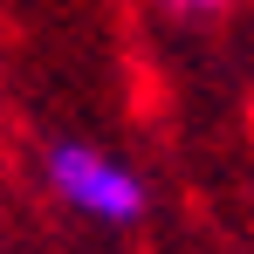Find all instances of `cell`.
Here are the masks:
<instances>
[{
  "label": "cell",
  "mask_w": 254,
  "mask_h": 254,
  "mask_svg": "<svg viewBox=\"0 0 254 254\" xmlns=\"http://www.w3.org/2000/svg\"><path fill=\"white\" fill-rule=\"evenodd\" d=\"M42 179H48V192L69 213H83L96 227H137L144 206H151L144 179H137L124 158L96 151V144H48L42 151Z\"/></svg>",
  "instance_id": "6da1fadb"
},
{
  "label": "cell",
  "mask_w": 254,
  "mask_h": 254,
  "mask_svg": "<svg viewBox=\"0 0 254 254\" xmlns=\"http://www.w3.org/2000/svg\"><path fill=\"white\" fill-rule=\"evenodd\" d=\"M172 7H186V14H213V7H227V0H172Z\"/></svg>",
  "instance_id": "7a4b0ae2"
}]
</instances>
